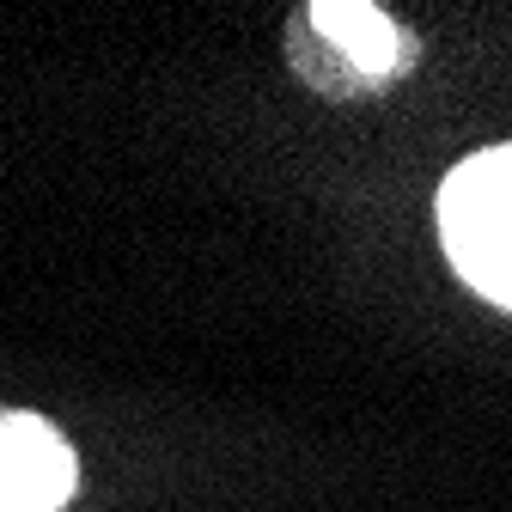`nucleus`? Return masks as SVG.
<instances>
[{
	"instance_id": "nucleus-1",
	"label": "nucleus",
	"mask_w": 512,
	"mask_h": 512,
	"mask_svg": "<svg viewBox=\"0 0 512 512\" xmlns=\"http://www.w3.org/2000/svg\"><path fill=\"white\" fill-rule=\"evenodd\" d=\"M439 244L482 299L512 311V141L439 183Z\"/></svg>"
},
{
	"instance_id": "nucleus-2",
	"label": "nucleus",
	"mask_w": 512,
	"mask_h": 512,
	"mask_svg": "<svg viewBox=\"0 0 512 512\" xmlns=\"http://www.w3.org/2000/svg\"><path fill=\"white\" fill-rule=\"evenodd\" d=\"M293 61L311 86L354 98V92L403 80L415 61V37L366 0H317L293 31Z\"/></svg>"
},
{
	"instance_id": "nucleus-3",
	"label": "nucleus",
	"mask_w": 512,
	"mask_h": 512,
	"mask_svg": "<svg viewBox=\"0 0 512 512\" xmlns=\"http://www.w3.org/2000/svg\"><path fill=\"white\" fill-rule=\"evenodd\" d=\"M80 488V458L31 409H0V512H61Z\"/></svg>"
}]
</instances>
